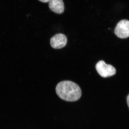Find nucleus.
I'll use <instances>...</instances> for the list:
<instances>
[{
  "mask_svg": "<svg viewBox=\"0 0 129 129\" xmlns=\"http://www.w3.org/2000/svg\"><path fill=\"white\" fill-rule=\"evenodd\" d=\"M56 91L60 99L67 102L76 101L80 99L82 95L80 86L70 81H63L58 83Z\"/></svg>",
  "mask_w": 129,
  "mask_h": 129,
  "instance_id": "f257e3e1",
  "label": "nucleus"
},
{
  "mask_svg": "<svg viewBox=\"0 0 129 129\" xmlns=\"http://www.w3.org/2000/svg\"><path fill=\"white\" fill-rule=\"evenodd\" d=\"M95 68L99 75L104 78L113 76L116 73L114 67L111 64H106L103 60L98 62L96 64Z\"/></svg>",
  "mask_w": 129,
  "mask_h": 129,
  "instance_id": "f03ea898",
  "label": "nucleus"
},
{
  "mask_svg": "<svg viewBox=\"0 0 129 129\" xmlns=\"http://www.w3.org/2000/svg\"><path fill=\"white\" fill-rule=\"evenodd\" d=\"M114 34L120 39L129 37V21L124 19L119 22L115 27Z\"/></svg>",
  "mask_w": 129,
  "mask_h": 129,
  "instance_id": "7ed1b4c3",
  "label": "nucleus"
},
{
  "mask_svg": "<svg viewBox=\"0 0 129 129\" xmlns=\"http://www.w3.org/2000/svg\"><path fill=\"white\" fill-rule=\"evenodd\" d=\"M68 40L65 35L58 34L54 35L50 40L51 46L56 49H61L67 45Z\"/></svg>",
  "mask_w": 129,
  "mask_h": 129,
  "instance_id": "20e7f679",
  "label": "nucleus"
},
{
  "mask_svg": "<svg viewBox=\"0 0 129 129\" xmlns=\"http://www.w3.org/2000/svg\"><path fill=\"white\" fill-rule=\"evenodd\" d=\"M48 6L51 10L56 13L61 14L64 11V6L63 0H51Z\"/></svg>",
  "mask_w": 129,
  "mask_h": 129,
  "instance_id": "39448f33",
  "label": "nucleus"
},
{
  "mask_svg": "<svg viewBox=\"0 0 129 129\" xmlns=\"http://www.w3.org/2000/svg\"><path fill=\"white\" fill-rule=\"evenodd\" d=\"M39 1H40L41 2L46 3L49 2L51 0H39Z\"/></svg>",
  "mask_w": 129,
  "mask_h": 129,
  "instance_id": "423d86ee",
  "label": "nucleus"
},
{
  "mask_svg": "<svg viewBox=\"0 0 129 129\" xmlns=\"http://www.w3.org/2000/svg\"><path fill=\"white\" fill-rule=\"evenodd\" d=\"M127 104H128V106L129 107V94L128 95V96H127Z\"/></svg>",
  "mask_w": 129,
  "mask_h": 129,
  "instance_id": "0eeeda50",
  "label": "nucleus"
}]
</instances>
